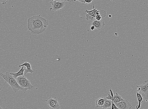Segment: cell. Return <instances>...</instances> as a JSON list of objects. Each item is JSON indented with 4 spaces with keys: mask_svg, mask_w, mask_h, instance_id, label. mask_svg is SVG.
<instances>
[{
    "mask_svg": "<svg viewBox=\"0 0 148 109\" xmlns=\"http://www.w3.org/2000/svg\"><path fill=\"white\" fill-rule=\"evenodd\" d=\"M98 10L96 9H94L91 11L85 10V12L87 13L86 15V19L87 20H93L95 19V16H96V12Z\"/></svg>",
    "mask_w": 148,
    "mask_h": 109,
    "instance_id": "cell-8",
    "label": "cell"
},
{
    "mask_svg": "<svg viewBox=\"0 0 148 109\" xmlns=\"http://www.w3.org/2000/svg\"><path fill=\"white\" fill-rule=\"evenodd\" d=\"M95 29V28L94 26L92 25L91 26H90V29H91V30H94Z\"/></svg>",
    "mask_w": 148,
    "mask_h": 109,
    "instance_id": "cell-23",
    "label": "cell"
},
{
    "mask_svg": "<svg viewBox=\"0 0 148 109\" xmlns=\"http://www.w3.org/2000/svg\"><path fill=\"white\" fill-rule=\"evenodd\" d=\"M25 69L24 68V66H22L21 67V69L17 73H12L10 72V74L13 76L15 79H16L18 77L20 76H24V73Z\"/></svg>",
    "mask_w": 148,
    "mask_h": 109,
    "instance_id": "cell-12",
    "label": "cell"
},
{
    "mask_svg": "<svg viewBox=\"0 0 148 109\" xmlns=\"http://www.w3.org/2000/svg\"><path fill=\"white\" fill-rule=\"evenodd\" d=\"M9 0H0V2L2 3L3 5H6L8 2Z\"/></svg>",
    "mask_w": 148,
    "mask_h": 109,
    "instance_id": "cell-19",
    "label": "cell"
},
{
    "mask_svg": "<svg viewBox=\"0 0 148 109\" xmlns=\"http://www.w3.org/2000/svg\"><path fill=\"white\" fill-rule=\"evenodd\" d=\"M137 101H138V104L136 107V109H139L141 107V104L143 102V98L141 95L137 92L136 93Z\"/></svg>",
    "mask_w": 148,
    "mask_h": 109,
    "instance_id": "cell-13",
    "label": "cell"
},
{
    "mask_svg": "<svg viewBox=\"0 0 148 109\" xmlns=\"http://www.w3.org/2000/svg\"><path fill=\"white\" fill-rule=\"evenodd\" d=\"M136 86L137 88V92L140 93L147 102L148 100V80L141 85H136Z\"/></svg>",
    "mask_w": 148,
    "mask_h": 109,
    "instance_id": "cell-4",
    "label": "cell"
},
{
    "mask_svg": "<svg viewBox=\"0 0 148 109\" xmlns=\"http://www.w3.org/2000/svg\"><path fill=\"white\" fill-rule=\"evenodd\" d=\"M111 1H113V0H111Z\"/></svg>",
    "mask_w": 148,
    "mask_h": 109,
    "instance_id": "cell-25",
    "label": "cell"
},
{
    "mask_svg": "<svg viewBox=\"0 0 148 109\" xmlns=\"http://www.w3.org/2000/svg\"><path fill=\"white\" fill-rule=\"evenodd\" d=\"M48 24V20L40 15L33 16L28 19L27 28L32 34H39L45 31Z\"/></svg>",
    "mask_w": 148,
    "mask_h": 109,
    "instance_id": "cell-1",
    "label": "cell"
},
{
    "mask_svg": "<svg viewBox=\"0 0 148 109\" xmlns=\"http://www.w3.org/2000/svg\"><path fill=\"white\" fill-rule=\"evenodd\" d=\"M16 79L19 85L22 88H26L28 90H32L34 88V86L32 85L30 81L24 76H19Z\"/></svg>",
    "mask_w": 148,
    "mask_h": 109,
    "instance_id": "cell-3",
    "label": "cell"
},
{
    "mask_svg": "<svg viewBox=\"0 0 148 109\" xmlns=\"http://www.w3.org/2000/svg\"><path fill=\"white\" fill-rule=\"evenodd\" d=\"M73 1L75 2L76 1H78L82 3H85V0H73Z\"/></svg>",
    "mask_w": 148,
    "mask_h": 109,
    "instance_id": "cell-22",
    "label": "cell"
},
{
    "mask_svg": "<svg viewBox=\"0 0 148 109\" xmlns=\"http://www.w3.org/2000/svg\"><path fill=\"white\" fill-rule=\"evenodd\" d=\"M112 103V101L111 100L107 99H106L104 104L103 107H102L101 108L107 109L111 108V107Z\"/></svg>",
    "mask_w": 148,
    "mask_h": 109,
    "instance_id": "cell-15",
    "label": "cell"
},
{
    "mask_svg": "<svg viewBox=\"0 0 148 109\" xmlns=\"http://www.w3.org/2000/svg\"><path fill=\"white\" fill-rule=\"evenodd\" d=\"M123 99L122 98L121 96L119 95L117 93H116V94L114 95V96L113 97V102L115 104L118 103L123 100Z\"/></svg>",
    "mask_w": 148,
    "mask_h": 109,
    "instance_id": "cell-14",
    "label": "cell"
},
{
    "mask_svg": "<svg viewBox=\"0 0 148 109\" xmlns=\"http://www.w3.org/2000/svg\"><path fill=\"white\" fill-rule=\"evenodd\" d=\"M115 104L119 109H131L132 107L131 103L128 100L123 99L118 103Z\"/></svg>",
    "mask_w": 148,
    "mask_h": 109,
    "instance_id": "cell-7",
    "label": "cell"
},
{
    "mask_svg": "<svg viewBox=\"0 0 148 109\" xmlns=\"http://www.w3.org/2000/svg\"><path fill=\"white\" fill-rule=\"evenodd\" d=\"M105 97H100L95 101V104L96 108H101L104 105L105 101Z\"/></svg>",
    "mask_w": 148,
    "mask_h": 109,
    "instance_id": "cell-11",
    "label": "cell"
},
{
    "mask_svg": "<svg viewBox=\"0 0 148 109\" xmlns=\"http://www.w3.org/2000/svg\"><path fill=\"white\" fill-rule=\"evenodd\" d=\"M46 102L47 105L50 109H60L61 108L59 101L56 97L53 98L50 97L46 100Z\"/></svg>",
    "mask_w": 148,
    "mask_h": 109,
    "instance_id": "cell-5",
    "label": "cell"
},
{
    "mask_svg": "<svg viewBox=\"0 0 148 109\" xmlns=\"http://www.w3.org/2000/svg\"><path fill=\"white\" fill-rule=\"evenodd\" d=\"M111 109H119L118 107H117L116 105L113 102V101H112V103L111 106Z\"/></svg>",
    "mask_w": 148,
    "mask_h": 109,
    "instance_id": "cell-17",
    "label": "cell"
},
{
    "mask_svg": "<svg viewBox=\"0 0 148 109\" xmlns=\"http://www.w3.org/2000/svg\"><path fill=\"white\" fill-rule=\"evenodd\" d=\"M0 75L5 79L6 82L8 83L12 88L13 90L15 92H17L21 90L24 92L28 90L22 88L18 83L17 81L10 72H6L4 73H1Z\"/></svg>",
    "mask_w": 148,
    "mask_h": 109,
    "instance_id": "cell-2",
    "label": "cell"
},
{
    "mask_svg": "<svg viewBox=\"0 0 148 109\" xmlns=\"http://www.w3.org/2000/svg\"><path fill=\"white\" fill-rule=\"evenodd\" d=\"M50 3L52 5V7L50 9V11L51 12H55L63 8L65 5V1L59 2L54 0H52Z\"/></svg>",
    "mask_w": 148,
    "mask_h": 109,
    "instance_id": "cell-6",
    "label": "cell"
},
{
    "mask_svg": "<svg viewBox=\"0 0 148 109\" xmlns=\"http://www.w3.org/2000/svg\"><path fill=\"white\" fill-rule=\"evenodd\" d=\"M54 1H59V2L67 1L68 2V4L70 5H73L75 3V2L73 1V0H54Z\"/></svg>",
    "mask_w": 148,
    "mask_h": 109,
    "instance_id": "cell-16",
    "label": "cell"
},
{
    "mask_svg": "<svg viewBox=\"0 0 148 109\" xmlns=\"http://www.w3.org/2000/svg\"><path fill=\"white\" fill-rule=\"evenodd\" d=\"M22 66H25L26 68L25 69L24 73L25 74H27L28 73H30L32 74L34 72V71L32 69L31 66L29 62L25 61L24 63L18 66L19 67H22Z\"/></svg>",
    "mask_w": 148,
    "mask_h": 109,
    "instance_id": "cell-10",
    "label": "cell"
},
{
    "mask_svg": "<svg viewBox=\"0 0 148 109\" xmlns=\"http://www.w3.org/2000/svg\"><path fill=\"white\" fill-rule=\"evenodd\" d=\"M0 109H3V108H2L1 106H0Z\"/></svg>",
    "mask_w": 148,
    "mask_h": 109,
    "instance_id": "cell-24",
    "label": "cell"
},
{
    "mask_svg": "<svg viewBox=\"0 0 148 109\" xmlns=\"http://www.w3.org/2000/svg\"><path fill=\"white\" fill-rule=\"evenodd\" d=\"M85 4H87L93 2V0H85Z\"/></svg>",
    "mask_w": 148,
    "mask_h": 109,
    "instance_id": "cell-21",
    "label": "cell"
},
{
    "mask_svg": "<svg viewBox=\"0 0 148 109\" xmlns=\"http://www.w3.org/2000/svg\"><path fill=\"white\" fill-rule=\"evenodd\" d=\"M102 18V15H101L100 14L96 15V16H95V20H98V21H100V20H101Z\"/></svg>",
    "mask_w": 148,
    "mask_h": 109,
    "instance_id": "cell-18",
    "label": "cell"
},
{
    "mask_svg": "<svg viewBox=\"0 0 148 109\" xmlns=\"http://www.w3.org/2000/svg\"><path fill=\"white\" fill-rule=\"evenodd\" d=\"M105 98L106 99L111 100H113V97H112V96H111V95L109 94H108V97H105Z\"/></svg>",
    "mask_w": 148,
    "mask_h": 109,
    "instance_id": "cell-20",
    "label": "cell"
},
{
    "mask_svg": "<svg viewBox=\"0 0 148 109\" xmlns=\"http://www.w3.org/2000/svg\"><path fill=\"white\" fill-rule=\"evenodd\" d=\"M105 25V24L104 22L102 20L98 21L95 20L92 23V25L94 26L95 29L99 31L102 30L104 28Z\"/></svg>",
    "mask_w": 148,
    "mask_h": 109,
    "instance_id": "cell-9",
    "label": "cell"
}]
</instances>
